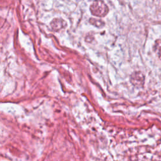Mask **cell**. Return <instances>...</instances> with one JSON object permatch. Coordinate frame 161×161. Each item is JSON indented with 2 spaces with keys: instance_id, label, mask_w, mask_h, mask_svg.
<instances>
[{
  "instance_id": "cell-1",
  "label": "cell",
  "mask_w": 161,
  "mask_h": 161,
  "mask_svg": "<svg viewBox=\"0 0 161 161\" xmlns=\"http://www.w3.org/2000/svg\"><path fill=\"white\" fill-rule=\"evenodd\" d=\"M145 77L140 72L133 73L130 77V81L132 84L138 87H141L144 84Z\"/></svg>"
},
{
  "instance_id": "cell-2",
  "label": "cell",
  "mask_w": 161,
  "mask_h": 161,
  "mask_svg": "<svg viewBox=\"0 0 161 161\" xmlns=\"http://www.w3.org/2000/svg\"><path fill=\"white\" fill-rule=\"evenodd\" d=\"M154 49L157 56L160 58V59H161V40H157L156 41Z\"/></svg>"
}]
</instances>
